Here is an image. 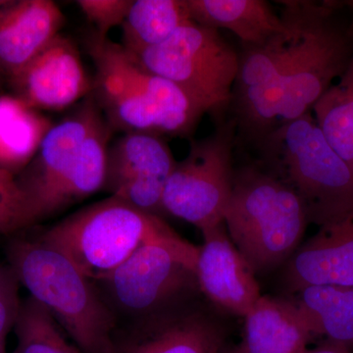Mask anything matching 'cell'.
Here are the masks:
<instances>
[{
  "label": "cell",
  "mask_w": 353,
  "mask_h": 353,
  "mask_svg": "<svg viewBox=\"0 0 353 353\" xmlns=\"http://www.w3.org/2000/svg\"><path fill=\"white\" fill-rule=\"evenodd\" d=\"M176 161L162 136L127 132L109 145L103 190L161 217L162 199Z\"/></svg>",
  "instance_id": "11"
},
{
  "label": "cell",
  "mask_w": 353,
  "mask_h": 353,
  "mask_svg": "<svg viewBox=\"0 0 353 353\" xmlns=\"http://www.w3.org/2000/svg\"><path fill=\"white\" fill-rule=\"evenodd\" d=\"M285 283L294 294L311 285L353 288V214L299 245L288 260Z\"/></svg>",
  "instance_id": "15"
},
{
  "label": "cell",
  "mask_w": 353,
  "mask_h": 353,
  "mask_svg": "<svg viewBox=\"0 0 353 353\" xmlns=\"http://www.w3.org/2000/svg\"><path fill=\"white\" fill-rule=\"evenodd\" d=\"M134 57L148 71L175 83L205 113H219L233 99L240 57L218 30L192 22Z\"/></svg>",
  "instance_id": "8"
},
{
  "label": "cell",
  "mask_w": 353,
  "mask_h": 353,
  "mask_svg": "<svg viewBox=\"0 0 353 353\" xmlns=\"http://www.w3.org/2000/svg\"><path fill=\"white\" fill-rule=\"evenodd\" d=\"M9 267L31 296L50 311L83 353H112L118 323L94 281L36 238H14Z\"/></svg>",
  "instance_id": "3"
},
{
  "label": "cell",
  "mask_w": 353,
  "mask_h": 353,
  "mask_svg": "<svg viewBox=\"0 0 353 353\" xmlns=\"http://www.w3.org/2000/svg\"><path fill=\"white\" fill-rule=\"evenodd\" d=\"M352 3H353V2H352Z\"/></svg>",
  "instance_id": "35"
},
{
  "label": "cell",
  "mask_w": 353,
  "mask_h": 353,
  "mask_svg": "<svg viewBox=\"0 0 353 353\" xmlns=\"http://www.w3.org/2000/svg\"><path fill=\"white\" fill-rule=\"evenodd\" d=\"M161 217L109 196L53 225L38 238L99 282L141 246L179 238Z\"/></svg>",
  "instance_id": "6"
},
{
  "label": "cell",
  "mask_w": 353,
  "mask_h": 353,
  "mask_svg": "<svg viewBox=\"0 0 353 353\" xmlns=\"http://www.w3.org/2000/svg\"><path fill=\"white\" fill-rule=\"evenodd\" d=\"M18 284H19V282H18L16 276L14 275L10 267H6L0 263V292L14 287V285H18Z\"/></svg>",
  "instance_id": "30"
},
{
  "label": "cell",
  "mask_w": 353,
  "mask_h": 353,
  "mask_svg": "<svg viewBox=\"0 0 353 353\" xmlns=\"http://www.w3.org/2000/svg\"><path fill=\"white\" fill-rule=\"evenodd\" d=\"M132 0H78L77 6L85 19L94 28V32L108 38L114 28L122 27Z\"/></svg>",
  "instance_id": "26"
},
{
  "label": "cell",
  "mask_w": 353,
  "mask_h": 353,
  "mask_svg": "<svg viewBox=\"0 0 353 353\" xmlns=\"http://www.w3.org/2000/svg\"><path fill=\"white\" fill-rule=\"evenodd\" d=\"M296 4L301 32L292 57L270 83L243 97L246 112L264 126L310 113L353 57L352 41L332 21L330 4Z\"/></svg>",
  "instance_id": "2"
},
{
  "label": "cell",
  "mask_w": 353,
  "mask_h": 353,
  "mask_svg": "<svg viewBox=\"0 0 353 353\" xmlns=\"http://www.w3.org/2000/svg\"><path fill=\"white\" fill-rule=\"evenodd\" d=\"M85 46L88 54L105 60L161 111L168 125L169 136L188 137L194 132L205 111L175 83L148 71L121 43L101 38L94 32L88 34Z\"/></svg>",
  "instance_id": "16"
},
{
  "label": "cell",
  "mask_w": 353,
  "mask_h": 353,
  "mask_svg": "<svg viewBox=\"0 0 353 353\" xmlns=\"http://www.w3.org/2000/svg\"><path fill=\"white\" fill-rule=\"evenodd\" d=\"M14 331L18 353H83L67 341L50 311L32 296L21 301Z\"/></svg>",
  "instance_id": "23"
},
{
  "label": "cell",
  "mask_w": 353,
  "mask_h": 353,
  "mask_svg": "<svg viewBox=\"0 0 353 353\" xmlns=\"http://www.w3.org/2000/svg\"><path fill=\"white\" fill-rule=\"evenodd\" d=\"M90 57L95 67L92 95L112 131L169 136L163 114L143 92L102 58Z\"/></svg>",
  "instance_id": "17"
},
{
  "label": "cell",
  "mask_w": 353,
  "mask_h": 353,
  "mask_svg": "<svg viewBox=\"0 0 353 353\" xmlns=\"http://www.w3.org/2000/svg\"><path fill=\"white\" fill-rule=\"evenodd\" d=\"M296 294L294 304L312 336L353 347V288L311 285Z\"/></svg>",
  "instance_id": "22"
},
{
  "label": "cell",
  "mask_w": 353,
  "mask_h": 353,
  "mask_svg": "<svg viewBox=\"0 0 353 353\" xmlns=\"http://www.w3.org/2000/svg\"><path fill=\"white\" fill-rule=\"evenodd\" d=\"M312 110L323 136L353 172V119L334 85L320 97Z\"/></svg>",
  "instance_id": "24"
},
{
  "label": "cell",
  "mask_w": 353,
  "mask_h": 353,
  "mask_svg": "<svg viewBox=\"0 0 353 353\" xmlns=\"http://www.w3.org/2000/svg\"><path fill=\"white\" fill-rule=\"evenodd\" d=\"M7 0H0V6H4L6 3Z\"/></svg>",
  "instance_id": "32"
},
{
  "label": "cell",
  "mask_w": 353,
  "mask_h": 353,
  "mask_svg": "<svg viewBox=\"0 0 353 353\" xmlns=\"http://www.w3.org/2000/svg\"><path fill=\"white\" fill-rule=\"evenodd\" d=\"M20 303L18 285L0 292V353H6L7 336L15 326Z\"/></svg>",
  "instance_id": "27"
},
{
  "label": "cell",
  "mask_w": 353,
  "mask_h": 353,
  "mask_svg": "<svg viewBox=\"0 0 353 353\" xmlns=\"http://www.w3.org/2000/svg\"><path fill=\"white\" fill-rule=\"evenodd\" d=\"M192 22L229 30L245 46H259L287 31L282 16L264 0H187Z\"/></svg>",
  "instance_id": "19"
},
{
  "label": "cell",
  "mask_w": 353,
  "mask_h": 353,
  "mask_svg": "<svg viewBox=\"0 0 353 353\" xmlns=\"http://www.w3.org/2000/svg\"><path fill=\"white\" fill-rule=\"evenodd\" d=\"M30 227L27 208L15 175L0 169V234Z\"/></svg>",
  "instance_id": "25"
},
{
  "label": "cell",
  "mask_w": 353,
  "mask_h": 353,
  "mask_svg": "<svg viewBox=\"0 0 353 353\" xmlns=\"http://www.w3.org/2000/svg\"><path fill=\"white\" fill-rule=\"evenodd\" d=\"M202 236L196 265L202 296L221 312L245 317L261 297L254 271L236 250L225 223Z\"/></svg>",
  "instance_id": "13"
},
{
  "label": "cell",
  "mask_w": 353,
  "mask_h": 353,
  "mask_svg": "<svg viewBox=\"0 0 353 353\" xmlns=\"http://www.w3.org/2000/svg\"><path fill=\"white\" fill-rule=\"evenodd\" d=\"M53 125L15 95H0V169L19 174L38 152Z\"/></svg>",
  "instance_id": "20"
},
{
  "label": "cell",
  "mask_w": 353,
  "mask_h": 353,
  "mask_svg": "<svg viewBox=\"0 0 353 353\" xmlns=\"http://www.w3.org/2000/svg\"><path fill=\"white\" fill-rule=\"evenodd\" d=\"M65 17L50 0H7L0 6V75L8 81L60 34Z\"/></svg>",
  "instance_id": "14"
},
{
  "label": "cell",
  "mask_w": 353,
  "mask_h": 353,
  "mask_svg": "<svg viewBox=\"0 0 353 353\" xmlns=\"http://www.w3.org/2000/svg\"><path fill=\"white\" fill-rule=\"evenodd\" d=\"M4 79L2 78L1 75H0V83H1L2 81H3Z\"/></svg>",
  "instance_id": "33"
},
{
  "label": "cell",
  "mask_w": 353,
  "mask_h": 353,
  "mask_svg": "<svg viewBox=\"0 0 353 353\" xmlns=\"http://www.w3.org/2000/svg\"><path fill=\"white\" fill-rule=\"evenodd\" d=\"M305 353H350V347L347 345L326 340L318 347L306 350Z\"/></svg>",
  "instance_id": "29"
},
{
  "label": "cell",
  "mask_w": 353,
  "mask_h": 353,
  "mask_svg": "<svg viewBox=\"0 0 353 353\" xmlns=\"http://www.w3.org/2000/svg\"><path fill=\"white\" fill-rule=\"evenodd\" d=\"M224 223L236 250L255 274L288 261L301 245L309 224L294 190L256 166L234 171Z\"/></svg>",
  "instance_id": "5"
},
{
  "label": "cell",
  "mask_w": 353,
  "mask_h": 353,
  "mask_svg": "<svg viewBox=\"0 0 353 353\" xmlns=\"http://www.w3.org/2000/svg\"><path fill=\"white\" fill-rule=\"evenodd\" d=\"M259 145L265 170L294 190L309 223L331 226L353 214V172L311 112L280 125Z\"/></svg>",
  "instance_id": "4"
},
{
  "label": "cell",
  "mask_w": 353,
  "mask_h": 353,
  "mask_svg": "<svg viewBox=\"0 0 353 353\" xmlns=\"http://www.w3.org/2000/svg\"><path fill=\"white\" fill-rule=\"evenodd\" d=\"M197 253L182 236L148 243L95 285L118 324L139 319L201 294Z\"/></svg>",
  "instance_id": "7"
},
{
  "label": "cell",
  "mask_w": 353,
  "mask_h": 353,
  "mask_svg": "<svg viewBox=\"0 0 353 353\" xmlns=\"http://www.w3.org/2000/svg\"><path fill=\"white\" fill-rule=\"evenodd\" d=\"M192 22L187 0H132L121 27V46L137 55L165 43Z\"/></svg>",
  "instance_id": "21"
},
{
  "label": "cell",
  "mask_w": 353,
  "mask_h": 353,
  "mask_svg": "<svg viewBox=\"0 0 353 353\" xmlns=\"http://www.w3.org/2000/svg\"><path fill=\"white\" fill-rule=\"evenodd\" d=\"M222 353H243V352H241V348H240V347H239V345H229V343H228V345H226V347H225L224 350H223Z\"/></svg>",
  "instance_id": "31"
},
{
  "label": "cell",
  "mask_w": 353,
  "mask_h": 353,
  "mask_svg": "<svg viewBox=\"0 0 353 353\" xmlns=\"http://www.w3.org/2000/svg\"><path fill=\"white\" fill-rule=\"evenodd\" d=\"M13 353H18L17 350H15Z\"/></svg>",
  "instance_id": "34"
},
{
  "label": "cell",
  "mask_w": 353,
  "mask_h": 353,
  "mask_svg": "<svg viewBox=\"0 0 353 353\" xmlns=\"http://www.w3.org/2000/svg\"><path fill=\"white\" fill-rule=\"evenodd\" d=\"M92 94L48 132L15 176L30 226L103 190L112 129Z\"/></svg>",
  "instance_id": "1"
},
{
  "label": "cell",
  "mask_w": 353,
  "mask_h": 353,
  "mask_svg": "<svg viewBox=\"0 0 353 353\" xmlns=\"http://www.w3.org/2000/svg\"><path fill=\"white\" fill-rule=\"evenodd\" d=\"M223 314L199 294L118 324L112 353H222L230 334Z\"/></svg>",
  "instance_id": "10"
},
{
  "label": "cell",
  "mask_w": 353,
  "mask_h": 353,
  "mask_svg": "<svg viewBox=\"0 0 353 353\" xmlns=\"http://www.w3.org/2000/svg\"><path fill=\"white\" fill-rule=\"evenodd\" d=\"M243 353H305L312 334L296 304L262 296L245 316Z\"/></svg>",
  "instance_id": "18"
},
{
  "label": "cell",
  "mask_w": 353,
  "mask_h": 353,
  "mask_svg": "<svg viewBox=\"0 0 353 353\" xmlns=\"http://www.w3.org/2000/svg\"><path fill=\"white\" fill-rule=\"evenodd\" d=\"M236 132V121H231L190 143L165 188L164 213L190 223L201 233L224 223L233 190Z\"/></svg>",
  "instance_id": "9"
},
{
  "label": "cell",
  "mask_w": 353,
  "mask_h": 353,
  "mask_svg": "<svg viewBox=\"0 0 353 353\" xmlns=\"http://www.w3.org/2000/svg\"><path fill=\"white\" fill-rule=\"evenodd\" d=\"M7 82L13 95L39 111L64 110L94 88L75 43L61 32Z\"/></svg>",
  "instance_id": "12"
},
{
  "label": "cell",
  "mask_w": 353,
  "mask_h": 353,
  "mask_svg": "<svg viewBox=\"0 0 353 353\" xmlns=\"http://www.w3.org/2000/svg\"><path fill=\"white\" fill-rule=\"evenodd\" d=\"M340 78V83L334 88L345 110L353 119V57Z\"/></svg>",
  "instance_id": "28"
}]
</instances>
